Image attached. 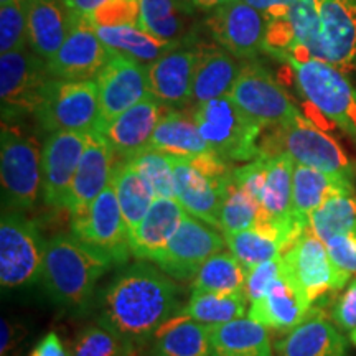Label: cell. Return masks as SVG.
Listing matches in <instances>:
<instances>
[{"instance_id":"obj_51","label":"cell","mask_w":356,"mask_h":356,"mask_svg":"<svg viewBox=\"0 0 356 356\" xmlns=\"http://www.w3.org/2000/svg\"><path fill=\"white\" fill-rule=\"evenodd\" d=\"M66 6L73 10L74 15L78 17H91L97 8L108 3L109 0H65Z\"/></svg>"},{"instance_id":"obj_17","label":"cell","mask_w":356,"mask_h":356,"mask_svg":"<svg viewBox=\"0 0 356 356\" xmlns=\"http://www.w3.org/2000/svg\"><path fill=\"white\" fill-rule=\"evenodd\" d=\"M89 134L53 132L42 147V197L51 208L68 207L71 184Z\"/></svg>"},{"instance_id":"obj_45","label":"cell","mask_w":356,"mask_h":356,"mask_svg":"<svg viewBox=\"0 0 356 356\" xmlns=\"http://www.w3.org/2000/svg\"><path fill=\"white\" fill-rule=\"evenodd\" d=\"M267 175V155L262 154L259 159L252 162L244 163L243 167H238L233 170V181L236 186H239L244 193H248L254 202L262 204V193H264ZM262 210V208H261Z\"/></svg>"},{"instance_id":"obj_32","label":"cell","mask_w":356,"mask_h":356,"mask_svg":"<svg viewBox=\"0 0 356 356\" xmlns=\"http://www.w3.org/2000/svg\"><path fill=\"white\" fill-rule=\"evenodd\" d=\"M239 71L241 68L236 63L234 56L226 50L210 48L202 51L198 55V65L195 71L191 102L198 106L216 97L228 96L238 79Z\"/></svg>"},{"instance_id":"obj_37","label":"cell","mask_w":356,"mask_h":356,"mask_svg":"<svg viewBox=\"0 0 356 356\" xmlns=\"http://www.w3.org/2000/svg\"><path fill=\"white\" fill-rule=\"evenodd\" d=\"M248 270L231 252L210 257L191 280V292L246 293Z\"/></svg>"},{"instance_id":"obj_27","label":"cell","mask_w":356,"mask_h":356,"mask_svg":"<svg viewBox=\"0 0 356 356\" xmlns=\"http://www.w3.org/2000/svg\"><path fill=\"white\" fill-rule=\"evenodd\" d=\"M314 310L293 289L284 273L259 300L249 307V317L275 332L289 333L304 322Z\"/></svg>"},{"instance_id":"obj_22","label":"cell","mask_w":356,"mask_h":356,"mask_svg":"<svg viewBox=\"0 0 356 356\" xmlns=\"http://www.w3.org/2000/svg\"><path fill=\"white\" fill-rule=\"evenodd\" d=\"M325 61L356 71V0H318Z\"/></svg>"},{"instance_id":"obj_28","label":"cell","mask_w":356,"mask_h":356,"mask_svg":"<svg viewBox=\"0 0 356 356\" xmlns=\"http://www.w3.org/2000/svg\"><path fill=\"white\" fill-rule=\"evenodd\" d=\"M150 149L186 160L213 154L210 145L203 139L193 115L190 118L175 109L167 111L160 119L150 140Z\"/></svg>"},{"instance_id":"obj_53","label":"cell","mask_w":356,"mask_h":356,"mask_svg":"<svg viewBox=\"0 0 356 356\" xmlns=\"http://www.w3.org/2000/svg\"><path fill=\"white\" fill-rule=\"evenodd\" d=\"M195 7L203 8V10H213V8L222 6V3H228L231 0H190Z\"/></svg>"},{"instance_id":"obj_5","label":"cell","mask_w":356,"mask_h":356,"mask_svg":"<svg viewBox=\"0 0 356 356\" xmlns=\"http://www.w3.org/2000/svg\"><path fill=\"white\" fill-rule=\"evenodd\" d=\"M233 170L215 154L195 160L173 157V198L188 215L220 229V210Z\"/></svg>"},{"instance_id":"obj_2","label":"cell","mask_w":356,"mask_h":356,"mask_svg":"<svg viewBox=\"0 0 356 356\" xmlns=\"http://www.w3.org/2000/svg\"><path fill=\"white\" fill-rule=\"evenodd\" d=\"M113 264L95 254L73 234L58 233L44 244L40 282L61 309L83 312L95 299L96 284Z\"/></svg>"},{"instance_id":"obj_34","label":"cell","mask_w":356,"mask_h":356,"mask_svg":"<svg viewBox=\"0 0 356 356\" xmlns=\"http://www.w3.org/2000/svg\"><path fill=\"white\" fill-rule=\"evenodd\" d=\"M190 0H139V26L167 42H181L190 25Z\"/></svg>"},{"instance_id":"obj_43","label":"cell","mask_w":356,"mask_h":356,"mask_svg":"<svg viewBox=\"0 0 356 356\" xmlns=\"http://www.w3.org/2000/svg\"><path fill=\"white\" fill-rule=\"evenodd\" d=\"M29 48L26 3H6L0 7V51L10 53Z\"/></svg>"},{"instance_id":"obj_31","label":"cell","mask_w":356,"mask_h":356,"mask_svg":"<svg viewBox=\"0 0 356 356\" xmlns=\"http://www.w3.org/2000/svg\"><path fill=\"white\" fill-rule=\"evenodd\" d=\"M95 30L111 51L144 65H152L160 56L181 44V42H167L154 37L139 25H95Z\"/></svg>"},{"instance_id":"obj_8","label":"cell","mask_w":356,"mask_h":356,"mask_svg":"<svg viewBox=\"0 0 356 356\" xmlns=\"http://www.w3.org/2000/svg\"><path fill=\"white\" fill-rule=\"evenodd\" d=\"M0 178L3 210H32L42 190V152L30 137L6 124L0 139Z\"/></svg>"},{"instance_id":"obj_18","label":"cell","mask_w":356,"mask_h":356,"mask_svg":"<svg viewBox=\"0 0 356 356\" xmlns=\"http://www.w3.org/2000/svg\"><path fill=\"white\" fill-rule=\"evenodd\" d=\"M113 53L97 37L92 22L76 15L65 43L47 63L53 78L84 81L96 79Z\"/></svg>"},{"instance_id":"obj_16","label":"cell","mask_w":356,"mask_h":356,"mask_svg":"<svg viewBox=\"0 0 356 356\" xmlns=\"http://www.w3.org/2000/svg\"><path fill=\"white\" fill-rule=\"evenodd\" d=\"M207 25L218 44L234 58L251 60L264 48L266 17L243 0H231L213 8Z\"/></svg>"},{"instance_id":"obj_46","label":"cell","mask_w":356,"mask_h":356,"mask_svg":"<svg viewBox=\"0 0 356 356\" xmlns=\"http://www.w3.org/2000/svg\"><path fill=\"white\" fill-rule=\"evenodd\" d=\"M89 20L92 25H139V0H109Z\"/></svg>"},{"instance_id":"obj_10","label":"cell","mask_w":356,"mask_h":356,"mask_svg":"<svg viewBox=\"0 0 356 356\" xmlns=\"http://www.w3.org/2000/svg\"><path fill=\"white\" fill-rule=\"evenodd\" d=\"M44 244L37 225L24 211L3 210L0 220V284L24 287L42 275Z\"/></svg>"},{"instance_id":"obj_48","label":"cell","mask_w":356,"mask_h":356,"mask_svg":"<svg viewBox=\"0 0 356 356\" xmlns=\"http://www.w3.org/2000/svg\"><path fill=\"white\" fill-rule=\"evenodd\" d=\"M333 266L346 277H356V234H341L325 243Z\"/></svg>"},{"instance_id":"obj_14","label":"cell","mask_w":356,"mask_h":356,"mask_svg":"<svg viewBox=\"0 0 356 356\" xmlns=\"http://www.w3.org/2000/svg\"><path fill=\"white\" fill-rule=\"evenodd\" d=\"M226 246L225 234L198 218L186 215L160 259L155 262L168 277L188 282L204 262Z\"/></svg>"},{"instance_id":"obj_21","label":"cell","mask_w":356,"mask_h":356,"mask_svg":"<svg viewBox=\"0 0 356 356\" xmlns=\"http://www.w3.org/2000/svg\"><path fill=\"white\" fill-rule=\"evenodd\" d=\"M114 152L99 132L88 136V144L79 160L76 175L71 184L66 210L71 216L86 210L95 200L111 185Z\"/></svg>"},{"instance_id":"obj_24","label":"cell","mask_w":356,"mask_h":356,"mask_svg":"<svg viewBox=\"0 0 356 356\" xmlns=\"http://www.w3.org/2000/svg\"><path fill=\"white\" fill-rule=\"evenodd\" d=\"M188 215L175 198H155L140 225L129 234V246L137 261L157 262Z\"/></svg>"},{"instance_id":"obj_30","label":"cell","mask_w":356,"mask_h":356,"mask_svg":"<svg viewBox=\"0 0 356 356\" xmlns=\"http://www.w3.org/2000/svg\"><path fill=\"white\" fill-rule=\"evenodd\" d=\"M267 330L251 317L210 327L213 356H273Z\"/></svg>"},{"instance_id":"obj_15","label":"cell","mask_w":356,"mask_h":356,"mask_svg":"<svg viewBox=\"0 0 356 356\" xmlns=\"http://www.w3.org/2000/svg\"><path fill=\"white\" fill-rule=\"evenodd\" d=\"M99 92V127L97 132L126 113L137 102L152 96L149 81V65L139 63L119 53H113L108 65L96 78Z\"/></svg>"},{"instance_id":"obj_33","label":"cell","mask_w":356,"mask_h":356,"mask_svg":"<svg viewBox=\"0 0 356 356\" xmlns=\"http://www.w3.org/2000/svg\"><path fill=\"white\" fill-rule=\"evenodd\" d=\"M111 185L118 195L124 221H126L129 234L132 233L157 198L149 181L134 168L129 160H119L113 168Z\"/></svg>"},{"instance_id":"obj_42","label":"cell","mask_w":356,"mask_h":356,"mask_svg":"<svg viewBox=\"0 0 356 356\" xmlns=\"http://www.w3.org/2000/svg\"><path fill=\"white\" fill-rule=\"evenodd\" d=\"M129 162L152 186L157 198H173V157L159 150L147 149Z\"/></svg>"},{"instance_id":"obj_35","label":"cell","mask_w":356,"mask_h":356,"mask_svg":"<svg viewBox=\"0 0 356 356\" xmlns=\"http://www.w3.org/2000/svg\"><path fill=\"white\" fill-rule=\"evenodd\" d=\"M225 239L231 254L241 262L246 270L262 262L277 259L286 249V243L280 234L269 226H256L239 233L225 234Z\"/></svg>"},{"instance_id":"obj_26","label":"cell","mask_w":356,"mask_h":356,"mask_svg":"<svg viewBox=\"0 0 356 356\" xmlns=\"http://www.w3.org/2000/svg\"><path fill=\"white\" fill-rule=\"evenodd\" d=\"M351 191H355L353 178L296 163L292 177L293 216L304 226H309L312 213L317 211L328 198Z\"/></svg>"},{"instance_id":"obj_36","label":"cell","mask_w":356,"mask_h":356,"mask_svg":"<svg viewBox=\"0 0 356 356\" xmlns=\"http://www.w3.org/2000/svg\"><path fill=\"white\" fill-rule=\"evenodd\" d=\"M249 299L246 293L191 292V297L178 314L195 322L215 327L244 317Z\"/></svg>"},{"instance_id":"obj_41","label":"cell","mask_w":356,"mask_h":356,"mask_svg":"<svg viewBox=\"0 0 356 356\" xmlns=\"http://www.w3.org/2000/svg\"><path fill=\"white\" fill-rule=\"evenodd\" d=\"M136 346L102 325H91L79 333L71 356H134Z\"/></svg>"},{"instance_id":"obj_52","label":"cell","mask_w":356,"mask_h":356,"mask_svg":"<svg viewBox=\"0 0 356 356\" xmlns=\"http://www.w3.org/2000/svg\"><path fill=\"white\" fill-rule=\"evenodd\" d=\"M19 328L13 325L10 320L7 318H2V341H0V356H8L10 355V351L13 346L17 343V338H15V333Z\"/></svg>"},{"instance_id":"obj_20","label":"cell","mask_w":356,"mask_h":356,"mask_svg":"<svg viewBox=\"0 0 356 356\" xmlns=\"http://www.w3.org/2000/svg\"><path fill=\"white\" fill-rule=\"evenodd\" d=\"M162 118V104L154 96H149L118 115L99 134L113 149L114 155L121 160H131L150 149L154 131Z\"/></svg>"},{"instance_id":"obj_54","label":"cell","mask_w":356,"mask_h":356,"mask_svg":"<svg viewBox=\"0 0 356 356\" xmlns=\"http://www.w3.org/2000/svg\"><path fill=\"white\" fill-rule=\"evenodd\" d=\"M29 0H0V3L2 6H6V3H26Z\"/></svg>"},{"instance_id":"obj_3","label":"cell","mask_w":356,"mask_h":356,"mask_svg":"<svg viewBox=\"0 0 356 356\" xmlns=\"http://www.w3.org/2000/svg\"><path fill=\"white\" fill-rule=\"evenodd\" d=\"M299 92L356 142V88L343 71L315 58L289 56Z\"/></svg>"},{"instance_id":"obj_49","label":"cell","mask_w":356,"mask_h":356,"mask_svg":"<svg viewBox=\"0 0 356 356\" xmlns=\"http://www.w3.org/2000/svg\"><path fill=\"white\" fill-rule=\"evenodd\" d=\"M29 356H71L68 350L65 348L61 338L55 332L47 333L42 340L35 345V348L30 351Z\"/></svg>"},{"instance_id":"obj_1","label":"cell","mask_w":356,"mask_h":356,"mask_svg":"<svg viewBox=\"0 0 356 356\" xmlns=\"http://www.w3.org/2000/svg\"><path fill=\"white\" fill-rule=\"evenodd\" d=\"M178 312L177 284L147 261L124 267L97 297V323L134 346L152 340Z\"/></svg>"},{"instance_id":"obj_12","label":"cell","mask_w":356,"mask_h":356,"mask_svg":"<svg viewBox=\"0 0 356 356\" xmlns=\"http://www.w3.org/2000/svg\"><path fill=\"white\" fill-rule=\"evenodd\" d=\"M53 76L48 63L24 48L0 56V99L3 122L24 114H35Z\"/></svg>"},{"instance_id":"obj_4","label":"cell","mask_w":356,"mask_h":356,"mask_svg":"<svg viewBox=\"0 0 356 356\" xmlns=\"http://www.w3.org/2000/svg\"><path fill=\"white\" fill-rule=\"evenodd\" d=\"M193 118L211 152L225 162L248 163L262 155L257 144L262 126L244 114L229 96L202 102Z\"/></svg>"},{"instance_id":"obj_25","label":"cell","mask_w":356,"mask_h":356,"mask_svg":"<svg viewBox=\"0 0 356 356\" xmlns=\"http://www.w3.org/2000/svg\"><path fill=\"white\" fill-rule=\"evenodd\" d=\"M74 20L76 15L65 0H29V48L44 61H50L65 43Z\"/></svg>"},{"instance_id":"obj_38","label":"cell","mask_w":356,"mask_h":356,"mask_svg":"<svg viewBox=\"0 0 356 356\" xmlns=\"http://www.w3.org/2000/svg\"><path fill=\"white\" fill-rule=\"evenodd\" d=\"M309 228L323 243L335 236L356 234V191L328 198L312 213Z\"/></svg>"},{"instance_id":"obj_50","label":"cell","mask_w":356,"mask_h":356,"mask_svg":"<svg viewBox=\"0 0 356 356\" xmlns=\"http://www.w3.org/2000/svg\"><path fill=\"white\" fill-rule=\"evenodd\" d=\"M264 17H286L296 0H243Z\"/></svg>"},{"instance_id":"obj_11","label":"cell","mask_w":356,"mask_h":356,"mask_svg":"<svg viewBox=\"0 0 356 356\" xmlns=\"http://www.w3.org/2000/svg\"><path fill=\"white\" fill-rule=\"evenodd\" d=\"M71 234L113 266L127 264L132 254L129 231L113 185L102 191L86 210L71 216Z\"/></svg>"},{"instance_id":"obj_19","label":"cell","mask_w":356,"mask_h":356,"mask_svg":"<svg viewBox=\"0 0 356 356\" xmlns=\"http://www.w3.org/2000/svg\"><path fill=\"white\" fill-rule=\"evenodd\" d=\"M198 51L180 47L149 65L152 96L165 108H185L193 101V79Z\"/></svg>"},{"instance_id":"obj_23","label":"cell","mask_w":356,"mask_h":356,"mask_svg":"<svg viewBox=\"0 0 356 356\" xmlns=\"http://www.w3.org/2000/svg\"><path fill=\"white\" fill-rule=\"evenodd\" d=\"M348 343L323 307H314L309 317L275 345V351L277 356H346Z\"/></svg>"},{"instance_id":"obj_7","label":"cell","mask_w":356,"mask_h":356,"mask_svg":"<svg viewBox=\"0 0 356 356\" xmlns=\"http://www.w3.org/2000/svg\"><path fill=\"white\" fill-rule=\"evenodd\" d=\"M282 273L289 284L304 297L310 307H322L327 293L341 291L350 277L333 266L322 239L305 228L280 256Z\"/></svg>"},{"instance_id":"obj_29","label":"cell","mask_w":356,"mask_h":356,"mask_svg":"<svg viewBox=\"0 0 356 356\" xmlns=\"http://www.w3.org/2000/svg\"><path fill=\"white\" fill-rule=\"evenodd\" d=\"M147 356H213L210 327L177 314L155 333Z\"/></svg>"},{"instance_id":"obj_6","label":"cell","mask_w":356,"mask_h":356,"mask_svg":"<svg viewBox=\"0 0 356 356\" xmlns=\"http://www.w3.org/2000/svg\"><path fill=\"white\" fill-rule=\"evenodd\" d=\"M35 118L44 132H97L99 92L96 79H60L48 81Z\"/></svg>"},{"instance_id":"obj_9","label":"cell","mask_w":356,"mask_h":356,"mask_svg":"<svg viewBox=\"0 0 356 356\" xmlns=\"http://www.w3.org/2000/svg\"><path fill=\"white\" fill-rule=\"evenodd\" d=\"M262 154H287L296 163L317 170L355 178L356 167L341 145L322 129L299 115L277 127L274 144L261 147Z\"/></svg>"},{"instance_id":"obj_39","label":"cell","mask_w":356,"mask_h":356,"mask_svg":"<svg viewBox=\"0 0 356 356\" xmlns=\"http://www.w3.org/2000/svg\"><path fill=\"white\" fill-rule=\"evenodd\" d=\"M293 38L305 56L325 61L318 0H296L287 10Z\"/></svg>"},{"instance_id":"obj_44","label":"cell","mask_w":356,"mask_h":356,"mask_svg":"<svg viewBox=\"0 0 356 356\" xmlns=\"http://www.w3.org/2000/svg\"><path fill=\"white\" fill-rule=\"evenodd\" d=\"M330 318L345 333L350 343L356 346V277L350 280L345 291L333 302Z\"/></svg>"},{"instance_id":"obj_13","label":"cell","mask_w":356,"mask_h":356,"mask_svg":"<svg viewBox=\"0 0 356 356\" xmlns=\"http://www.w3.org/2000/svg\"><path fill=\"white\" fill-rule=\"evenodd\" d=\"M228 96L262 127L284 126L302 115L270 71L259 63L241 66Z\"/></svg>"},{"instance_id":"obj_47","label":"cell","mask_w":356,"mask_h":356,"mask_svg":"<svg viewBox=\"0 0 356 356\" xmlns=\"http://www.w3.org/2000/svg\"><path fill=\"white\" fill-rule=\"evenodd\" d=\"M280 275H282V259L280 257L262 262V264L249 269L246 277V289H244L249 304L259 300Z\"/></svg>"},{"instance_id":"obj_40","label":"cell","mask_w":356,"mask_h":356,"mask_svg":"<svg viewBox=\"0 0 356 356\" xmlns=\"http://www.w3.org/2000/svg\"><path fill=\"white\" fill-rule=\"evenodd\" d=\"M262 225V210L254 200L231 181L220 210V231L233 234Z\"/></svg>"}]
</instances>
